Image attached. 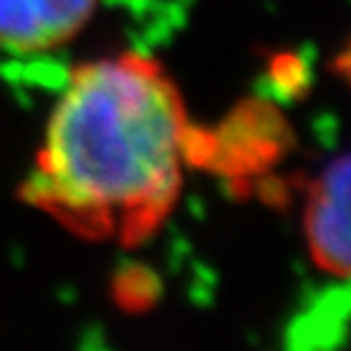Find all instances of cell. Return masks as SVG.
Instances as JSON below:
<instances>
[{"label":"cell","instance_id":"7a4b0ae2","mask_svg":"<svg viewBox=\"0 0 351 351\" xmlns=\"http://www.w3.org/2000/svg\"><path fill=\"white\" fill-rule=\"evenodd\" d=\"M98 0H0V49L47 54L69 44L90 17Z\"/></svg>","mask_w":351,"mask_h":351},{"label":"cell","instance_id":"6da1fadb","mask_svg":"<svg viewBox=\"0 0 351 351\" xmlns=\"http://www.w3.org/2000/svg\"><path fill=\"white\" fill-rule=\"evenodd\" d=\"M191 134L159 61L127 51L83 64L56 100L22 197L78 237L137 247L176 208Z\"/></svg>","mask_w":351,"mask_h":351},{"label":"cell","instance_id":"3957f363","mask_svg":"<svg viewBox=\"0 0 351 351\" xmlns=\"http://www.w3.org/2000/svg\"><path fill=\"white\" fill-rule=\"evenodd\" d=\"M305 239L319 269L346 278L349 274V159L324 166L305 205Z\"/></svg>","mask_w":351,"mask_h":351}]
</instances>
